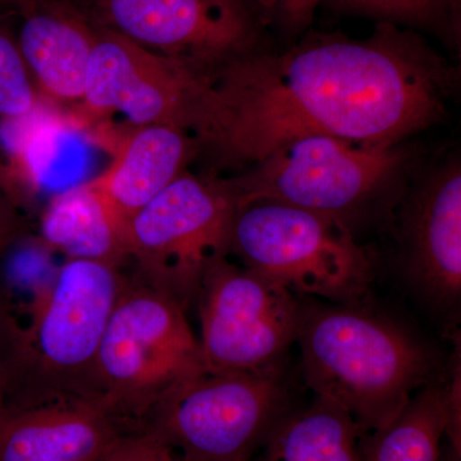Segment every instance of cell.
<instances>
[{
    "instance_id": "obj_1",
    "label": "cell",
    "mask_w": 461,
    "mask_h": 461,
    "mask_svg": "<svg viewBox=\"0 0 461 461\" xmlns=\"http://www.w3.org/2000/svg\"><path fill=\"white\" fill-rule=\"evenodd\" d=\"M456 69L411 29L309 32L196 77L185 129L208 171L235 175L311 135L397 144L445 117ZM233 176V175H232Z\"/></svg>"
},
{
    "instance_id": "obj_2",
    "label": "cell",
    "mask_w": 461,
    "mask_h": 461,
    "mask_svg": "<svg viewBox=\"0 0 461 461\" xmlns=\"http://www.w3.org/2000/svg\"><path fill=\"white\" fill-rule=\"evenodd\" d=\"M296 344L305 386L344 409L362 433L390 424L450 366L429 341L372 302H304Z\"/></svg>"
},
{
    "instance_id": "obj_3",
    "label": "cell",
    "mask_w": 461,
    "mask_h": 461,
    "mask_svg": "<svg viewBox=\"0 0 461 461\" xmlns=\"http://www.w3.org/2000/svg\"><path fill=\"white\" fill-rule=\"evenodd\" d=\"M127 276L91 260H66L20 323L5 311V406L67 400L99 402L103 336Z\"/></svg>"
},
{
    "instance_id": "obj_4",
    "label": "cell",
    "mask_w": 461,
    "mask_h": 461,
    "mask_svg": "<svg viewBox=\"0 0 461 461\" xmlns=\"http://www.w3.org/2000/svg\"><path fill=\"white\" fill-rule=\"evenodd\" d=\"M411 157L405 141L371 144L311 135L226 178L239 205L267 200L296 206L333 218L357 235L395 211Z\"/></svg>"
},
{
    "instance_id": "obj_5",
    "label": "cell",
    "mask_w": 461,
    "mask_h": 461,
    "mask_svg": "<svg viewBox=\"0 0 461 461\" xmlns=\"http://www.w3.org/2000/svg\"><path fill=\"white\" fill-rule=\"evenodd\" d=\"M287 359L251 372L200 373L166 393L138 427L182 461H250L295 411Z\"/></svg>"
},
{
    "instance_id": "obj_6",
    "label": "cell",
    "mask_w": 461,
    "mask_h": 461,
    "mask_svg": "<svg viewBox=\"0 0 461 461\" xmlns=\"http://www.w3.org/2000/svg\"><path fill=\"white\" fill-rule=\"evenodd\" d=\"M230 257L297 296L372 302L375 260L344 223L277 202L238 205Z\"/></svg>"
},
{
    "instance_id": "obj_7",
    "label": "cell",
    "mask_w": 461,
    "mask_h": 461,
    "mask_svg": "<svg viewBox=\"0 0 461 461\" xmlns=\"http://www.w3.org/2000/svg\"><path fill=\"white\" fill-rule=\"evenodd\" d=\"M204 372L186 312L135 276L127 277L99 351L105 411L132 432L173 387Z\"/></svg>"
},
{
    "instance_id": "obj_8",
    "label": "cell",
    "mask_w": 461,
    "mask_h": 461,
    "mask_svg": "<svg viewBox=\"0 0 461 461\" xmlns=\"http://www.w3.org/2000/svg\"><path fill=\"white\" fill-rule=\"evenodd\" d=\"M238 196L213 173L178 176L132 218L127 250L135 277L185 312L196 304L209 267L230 256Z\"/></svg>"
},
{
    "instance_id": "obj_9",
    "label": "cell",
    "mask_w": 461,
    "mask_h": 461,
    "mask_svg": "<svg viewBox=\"0 0 461 461\" xmlns=\"http://www.w3.org/2000/svg\"><path fill=\"white\" fill-rule=\"evenodd\" d=\"M93 25L196 76L263 50L273 0H71Z\"/></svg>"
},
{
    "instance_id": "obj_10",
    "label": "cell",
    "mask_w": 461,
    "mask_h": 461,
    "mask_svg": "<svg viewBox=\"0 0 461 461\" xmlns=\"http://www.w3.org/2000/svg\"><path fill=\"white\" fill-rule=\"evenodd\" d=\"M195 305L208 373L258 371L287 359L304 312V300L230 256L209 267Z\"/></svg>"
},
{
    "instance_id": "obj_11",
    "label": "cell",
    "mask_w": 461,
    "mask_h": 461,
    "mask_svg": "<svg viewBox=\"0 0 461 461\" xmlns=\"http://www.w3.org/2000/svg\"><path fill=\"white\" fill-rule=\"evenodd\" d=\"M196 77L177 60L96 27L83 99L66 118L80 130H94L115 114L131 126L185 129Z\"/></svg>"
},
{
    "instance_id": "obj_12",
    "label": "cell",
    "mask_w": 461,
    "mask_h": 461,
    "mask_svg": "<svg viewBox=\"0 0 461 461\" xmlns=\"http://www.w3.org/2000/svg\"><path fill=\"white\" fill-rule=\"evenodd\" d=\"M399 218L400 262L415 297L447 330L461 304V166H437L405 191Z\"/></svg>"
},
{
    "instance_id": "obj_13",
    "label": "cell",
    "mask_w": 461,
    "mask_h": 461,
    "mask_svg": "<svg viewBox=\"0 0 461 461\" xmlns=\"http://www.w3.org/2000/svg\"><path fill=\"white\" fill-rule=\"evenodd\" d=\"M112 162L89 181L118 223L126 230L142 208L198 158L195 139L177 124H103Z\"/></svg>"
},
{
    "instance_id": "obj_14",
    "label": "cell",
    "mask_w": 461,
    "mask_h": 461,
    "mask_svg": "<svg viewBox=\"0 0 461 461\" xmlns=\"http://www.w3.org/2000/svg\"><path fill=\"white\" fill-rule=\"evenodd\" d=\"M14 25L42 102L72 113L83 99L96 26L71 0H25Z\"/></svg>"
},
{
    "instance_id": "obj_15",
    "label": "cell",
    "mask_w": 461,
    "mask_h": 461,
    "mask_svg": "<svg viewBox=\"0 0 461 461\" xmlns=\"http://www.w3.org/2000/svg\"><path fill=\"white\" fill-rule=\"evenodd\" d=\"M127 429L93 400L0 411V461H100Z\"/></svg>"
},
{
    "instance_id": "obj_16",
    "label": "cell",
    "mask_w": 461,
    "mask_h": 461,
    "mask_svg": "<svg viewBox=\"0 0 461 461\" xmlns=\"http://www.w3.org/2000/svg\"><path fill=\"white\" fill-rule=\"evenodd\" d=\"M45 247L66 260H91L123 268L129 266L126 230L89 182L51 196L39 222Z\"/></svg>"
},
{
    "instance_id": "obj_17",
    "label": "cell",
    "mask_w": 461,
    "mask_h": 461,
    "mask_svg": "<svg viewBox=\"0 0 461 461\" xmlns=\"http://www.w3.org/2000/svg\"><path fill=\"white\" fill-rule=\"evenodd\" d=\"M450 371L421 388L384 429L362 433L360 461H441L450 420Z\"/></svg>"
},
{
    "instance_id": "obj_18",
    "label": "cell",
    "mask_w": 461,
    "mask_h": 461,
    "mask_svg": "<svg viewBox=\"0 0 461 461\" xmlns=\"http://www.w3.org/2000/svg\"><path fill=\"white\" fill-rule=\"evenodd\" d=\"M360 435L344 409L315 396L281 421L256 461H360Z\"/></svg>"
},
{
    "instance_id": "obj_19",
    "label": "cell",
    "mask_w": 461,
    "mask_h": 461,
    "mask_svg": "<svg viewBox=\"0 0 461 461\" xmlns=\"http://www.w3.org/2000/svg\"><path fill=\"white\" fill-rule=\"evenodd\" d=\"M323 3L342 14L429 30L450 44H459L461 0H324Z\"/></svg>"
},
{
    "instance_id": "obj_20",
    "label": "cell",
    "mask_w": 461,
    "mask_h": 461,
    "mask_svg": "<svg viewBox=\"0 0 461 461\" xmlns=\"http://www.w3.org/2000/svg\"><path fill=\"white\" fill-rule=\"evenodd\" d=\"M14 17L0 16V122L23 120L48 108L18 47Z\"/></svg>"
},
{
    "instance_id": "obj_21",
    "label": "cell",
    "mask_w": 461,
    "mask_h": 461,
    "mask_svg": "<svg viewBox=\"0 0 461 461\" xmlns=\"http://www.w3.org/2000/svg\"><path fill=\"white\" fill-rule=\"evenodd\" d=\"M102 461H180L156 437L147 432L123 433Z\"/></svg>"
},
{
    "instance_id": "obj_22",
    "label": "cell",
    "mask_w": 461,
    "mask_h": 461,
    "mask_svg": "<svg viewBox=\"0 0 461 461\" xmlns=\"http://www.w3.org/2000/svg\"><path fill=\"white\" fill-rule=\"evenodd\" d=\"M324 0H273V23L277 21L288 33H300L313 21Z\"/></svg>"
},
{
    "instance_id": "obj_23",
    "label": "cell",
    "mask_w": 461,
    "mask_h": 461,
    "mask_svg": "<svg viewBox=\"0 0 461 461\" xmlns=\"http://www.w3.org/2000/svg\"><path fill=\"white\" fill-rule=\"evenodd\" d=\"M26 233L25 213L0 191V254L23 239Z\"/></svg>"
},
{
    "instance_id": "obj_24",
    "label": "cell",
    "mask_w": 461,
    "mask_h": 461,
    "mask_svg": "<svg viewBox=\"0 0 461 461\" xmlns=\"http://www.w3.org/2000/svg\"><path fill=\"white\" fill-rule=\"evenodd\" d=\"M5 348V303L0 297V411L5 408V362H3V350Z\"/></svg>"
},
{
    "instance_id": "obj_25",
    "label": "cell",
    "mask_w": 461,
    "mask_h": 461,
    "mask_svg": "<svg viewBox=\"0 0 461 461\" xmlns=\"http://www.w3.org/2000/svg\"><path fill=\"white\" fill-rule=\"evenodd\" d=\"M23 3L25 0H0V16H14Z\"/></svg>"
},
{
    "instance_id": "obj_26",
    "label": "cell",
    "mask_w": 461,
    "mask_h": 461,
    "mask_svg": "<svg viewBox=\"0 0 461 461\" xmlns=\"http://www.w3.org/2000/svg\"><path fill=\"white\" fill-rule=\"evenodd\" d=\"M441 461H461V453L460 451L455 450L453 446L448 445L446 453H442L441 455Z\"/></svg>"
},
{
    "instance_id": "obj_27",
    "label": "cell",
    "mask_w": 461,
    "mask_h": 461,
    "mask_svg": "<svg viewBox=\"0 0 461 461\" xmlns=\"http://www.w3.org/2000/svg\"><path fill=\"white\" fill-rule=\"evenodd\" d=\"M102 460H103V459H102ZM102 460H100V461H102Z\"/></svg>"
},
{
    "instance_id": "obj_28",
    "label": "cell",
    "mask_w": 461,
    "mask_h": 461,
    "mask_svg": "<svg viewBox=\"0 0 461 461\" xmlns=\"http://www.w3.org/2000/svg\"><path fill=\"white\" fill-rule=\"evenodd\" d=\"M180 461H182V460L180 459Z\"/></svg>"
}]
</instances>
